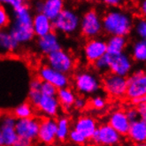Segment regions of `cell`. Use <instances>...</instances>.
<instances>
[{
  "label": "cell",
  "instance_id": "1",
  "mask_svg": "<svg viewBox=\"0 0 146 146\" xmlns=\"http://www.w3.org/2000/svg\"><path fill=\"white\" fill-rule=\"evenodd\" d=\"M33 16L30 5L27 2L13 10V21L8 31L19 44H29L35 37L33 31Z\"/></svg>",
  "mask_w": 146,
  "mask_h": 146
},
{
  "label": "cell",
  "instance_id": "2",
  "mask_svg": "<svg viewBox=\"0 0 146 146\" xmlns=\"http://www.w3.org/2000/svg\"><path fill=\"white\" fill-rule=\"evenodd\" d=\"M103 30L110 36H127L132 31L134 22L129 13L119 9H111L102 17Z\"/></svg>",
  "mask_w": 146,
  "mask_h": 146
},
{
  "label": "cell",
  "instance_id": "3",
  "mask_svg": "<svg viewBox=\"0 0 146 146\" xmlns=\"http://www.w3.org/2000/svg\"><path fill=\"white\" fill-rule=\"evenodd\" d=\"M81 16L70 7H65L52 21L53 29L56 33H61L66 36L75 34L80 29Z\"/></svg>",
  "mask_w": 146,
  "mask_h": 146
},
{
  "label": "cell",
  "instance_id": "4",
  "mask_svg": "<svg viewBox=\"0 0 146 146\" xmlns=\"http://www.w3.org/2000/svg\"><path fill=\"white\" fill-rule=\"evenodd\" d=\"M74 85L76 91L82 97H85L98 93L102 87V82L93 72L81 70L74 74Z\"/></svg>",
  "mask_w": 146,
  "mask_h": 146
},
{
  "label": "cell",
  "instance_id": "5",
  "mask_svg": "<svg viewBox=\"0 0 146 146\" xmlns=\"http://www.w3.org/2000/svg\"><path fill=\"white\" fill-rule=\"evenodd\" d=\"M79 30L86 38H97L103 31L102 17L94 9L87 11L81 17Z\"/></svg>",
  "mask_w": 146,
  "mask_h": 146
},
{
  "label": "cell",
  "instance_id": "6",
  "mask_svg": "<svg viewBox=\"0 0 146 146\" xmlns=\"http://www.w3.org/2000/svg\"><path fill=\"white\" fill-rule=\"evenodd\" d=\"M46 65L65 74H69L74 69L75 61L70 52L60 49L46 56Z\"/></svg>",
  "mask_w": 146,
  "mask_h": 146
},
{
  "label": "cell",
  "instance_id": "7",
  "mask_svg": "<svg viewBox=\"0 0 146 146\" xmlns=\"http://www.w3.org/2000/svg\"><path fill=\"white\" fill-rule=\"evenodd\" d=\"M121 141V135L108 123H105L98 127L90 142L96 146H116Z\"/></svg>",
  "mask_w": 146,
  "mask_h": 146
},
{
  "label": "cell",
  "instance_id": "8",
  "mask_svg": "<svg viewBox=\"0 0 146 146\" xmlns=\"http://www.w3.org/2000/svg\"><path fill=\"white\" fill-rule=\"evenodd\" d=\"M104 90L113 98H122L126 96L127 90V79L113 74H106L102 82Z\"/></svg>",
  "mask_w": 146,
  "mask_h": 146
},
{
  "label": "cell",
  "instance_id": "9",
  "mask_svg": "<svg viewBox=\"0 0 146 146\" xmlns=\"http://www.w3.org/2000/svg\"><path fill=\"white\" fill-rule=\"evenodd\" d=\"M37 78L42 82L53 85L58 90L68 87L70 83V79L67 74L56 71L47 65H44L38 68Z\"/></svg>",
  "mask_w": 146,
  "mask_h": 146
},
{
  "label": "cell",
  "instance_id": "10",
  "mask_svg": "<svg viewBox=\"0 0 146 146\" xmlns=\"http://www.w3.org/2000/svg\"><path fill=\"white\" fill-rule=\"evenodd\" d=\"M127 79V90L126 96L130 100L146 95V72L136 70L130 74Z\"/></svg>",
  "mask_w": 146,
  "mask_h": 146
},
{
  "label": "cell",
  "instance_id": "11",
  "mask_svg": "<svg viewBox=\"0 0 146 146\" xmlns=\"http://www.w3.org/2000/svg\"><path fill=\"white\" fill-rule=\"evenodd\" d=\"M40 119L36 117L16 119L15 130L20 138L34 142L37 139Z\"/></svg>",
  "mask_w": 146,
  "mask_h": 146
},
{
  "label": "cell",
  "instance_id": "12",
  "mask_svg": "<svg viewBox=\"0 0 146 146\" xmlns=\"http://www.w3.org/2000/svg\"><path fill=\"white\" fill-rule=\"evenodd\" d=\"M132 68V58L127 53L123 52L116 56L109 55V70L111 74L127 78L130 75Z\"/></svg>",
  "mask_w": 146,
  "mask_h": 146
},
{
  "label": "cell",
  "instance_id": "13",
  "mask_svg": "<svg viewBox=\"0 0 146 146\" xmlns=\"http://www.w3.org/2000/svg\"><path fill=\"white\" fill-rule=\"evenodd\" d=\"M83 53L86 60L93 64L107 53L106 42L98 37L89 39L84 44Z\"/></svg>",
  "mask_w": 146,
  "mask_h": 146
},
{
  "label": "cell",
  "instance_id": "14",
  "mask_svg": "<svg viewBox=\"0 0 146 146\" xmlns=\"http://www.w3.org/2000/svg\"><path fill=\"white\" fill-rule=\"evenodd\" d=\"M57 119L54 118H44L40 119L37 140L44 145H50L56 141Z\"/></svg>",
  "mask_w": 146,
  "mask_h": 146
},
{
  "label": "cell",
  "instance_id": "15",
  "mask_svg": "<svg viewBox=\"0 0 146 146\" xmlns=\"http://www.w3.org/2000/svg\"><path fill=\"white\" fill-rule=\"evenodd\" d=\"M34 8L36 13L44 14L49 20L53 21L65 8V3L62 0L37 1L34 5Z\"/></svg>",
  "mask_w": 146,
  "mask_h": 146
},
{
  "label": "cell",
  "instance_id": "16",
  "mask_svg": "<svg viewBox=\"0 0 146 146\" xmlns=\"http://www.w3.org/2000/svg\"><path fill=\"white\" fill-rule=\"evenodd\" d=\"M36 47L40 52L45 56H48L62 49L60 39L58 37V33L55 31L48 34L44 36L37 38Z\"/></svg>",
  "mask_w": 146,
  "mask_h": 146
},
{
  "label": "cell",
  "instance_id": "17",
  "mask_svg": "<svg viewBox=\"0 0 146 146\" xmlns=\"http://www.w3.org/2000/svg\"><path fill=\"white\" fill-rule=\"evenodd\" d=\"M98 127V122L93 117L90 115H82L74 121L73 128L82 135L88 141H90Z\"/></svg>",
  "mask_w": 146,
  "mask_h": 146
},
{
  "label": "cell",
  "instance_id": "18",
  "mask_svg": "<svg viewBox=\"0 0 146 146\" xmlns=\"http://www.w3.org/2000/svg\"><path fill=\"white\" fill-rule=\"evenodd\" d=\"M16 118L13 115L5 116L1 123H0V130H1L5 146H13L16 140L18 139L15 130Z\"/></svg>",
  "mask_w": 146,
  "mask_h": 146
},
{
  "label": "cell",
  "instance_id": "19",
  "mask_svg": "<svg viewBox=\"0 0 146 146\" xmlns=\"http://www.w3.org/2000/svg\"><path fill=\"white\" fill-rule=\"evenodd\" d=\"M36 108L45 118H54L58 115L61 106L57 97L42 96L36 106Z\"/></svg>",
  "mask_w": 146,
  "mask_h": 146
},
{
  "label": "cell",
  "instance_id": "20",
  "mask_svg": "<svg viewBox=\"0 0 146 146\" xmlns=\"http://www.w3.org/2000/svg\"><path fill=\"white\" fill-rule=\"evenodd\" d=\"M108 124L113 129L122 135H127L129 129L130 121L127 118L126 113L121 110H117L113 111L108 118Z\"/></svg>",
  "mask_w": 146,
  "mask_h": 146
},
{
  "label": "cell",
  "instance_id": "21",
  "mask_svg": "<svg viewBox=\"0 0 146 146\" xmlns=\"http://www.w3.org/2000/svg\"><path fill=\"white\" fill-rule=\"evenodd\" d=\"M33 31L37 38L53 32L52 21L41 13H36L33 16Z\"/></svg>",
  "mask_w": 146,
  "mask_h": 146
},
{
  "label": "cell",
  "instance_id": "22",
  "mask_svg": "<svg viewBox=\"0 0 146 146\" xmlns=\"http://www.w3.org/2000/svg\"><path fill=\"white\" fill-rule=\"evenodd\" d=\"M130 141L135 143H142L146 142V122L137 119L131 122L127 135Z\"/></svg>",
  "mask_w": 146,
  "mask_h": 146
},
{
  "label": "cell",
  "instance_id": "23",
  "mask_svg": "<svg viewBox=\"0 0 146 146\" xmlns=\"http://www.w3.org/2000/svg\"><path fill=\"white\" fill-rule=\"evenodd\" d=\"M76 94L73 89L69 87H66L58 90L57 98L60 104L61 109L64 111H69L73 108L74 100L76 98Z\"/></svg>",
  "mask_w": 146,
  "mask_h": 146
},
{
  "label": "cell",
  "instance_id": "24",
  "mask_svg": "<svg viewBox=\"0 0 146 146\" xmlns=\"http://www.w3.org/2000/svg\"><path fill=\"white\" fill-rule=\"evenodd\" d=\"M127 37L125 36H110L106 42L107 54L111 56H116L124 52L127 47Z\"/></svg>",
  "mask_w": 146,
  "mask_h": 146
},
{
  "label": "cell",
  "instance_id": "25",
  "mask_svg": "<svg viewBox=\"0 0 146 146\" xmlns=\"http://www.w3.org/2000/svg\"><path fill=\"white\" fill-rule=\"evenodd\" d=\"M19 47L20 44L12 36L9 31L0 29V50L4 52H14Z\"/></svg>",
  "mask_w": 146,
  "mask_h": 146
},
{
  "label": "cell",
  "instance_id": "26",
  "mask_svg": "<svg viewBox=\"0 0 146 146\" xmlns=\"http://www.w3.org/2000/svg\"><path fill=\"white\" fill-rule=\"evenodd\" d=\"M71 128L70 119L66 116H60L57 119V133L56 140L58 142H65L68 140Z\"/></svg>",
  "mask_w": 146,
  "mask_h": 146
},
{
  "label": "cell",
  "instance_id": "27",
  "mask_svg": "<svg viewBox=\"0 0 146 146\" xmlns=\"http://www.w3.org/2000/svg\"><path fill=\"white\" fill-rule=\"evenodd\" d=\"M41 85L42 81L38 78H33L29 84V91H28V98L29 102L32 106L36 107L38 103L42 97L41 91Z\"/></svg>",
  "mask_w": 146,
  "mask_h": 146
},
{
  "label": "cell",
  "instance_id": "28",
  "mask_svg": "<svg viewBox=\"0 0 146 146\" xmlns=\"http://www.w3.org/2000/svg\"><path fill=\"white\" fill-rule=\"evenodd\" d=\"M131 56L135 61L146 63V40H136L131 48Z\"/></svg>",
  "mask_w": 146,
  "mask_h": 146
},
{
  "label": "cell",
  "instance_id": "29",
  "mask_svg": "<svg viewBox=\"0 0 146 146\" xmlns=\"http://www.w3.org/2000/svg\"><path fill=\"white\" fill-rule=\"evenodd\" d=\"M13 115L16 118V119L33 117L34 107L29 102H22L13 109Z\"/></svg>",
  "mask_w": 146,
  "mask_h": 146
},
{
  "label": "cell",
  "instance_id": "30",
  "mask_svg": "<svg viewBox=\"0 0 146 146\" xmlns=\"http://www.w3.org/2000/svg\"><path fill=\"white\" fill-rule=\"evenodd\" d=\"M133 28L137 37L142 40H146V19L145 18L137 19L133 26Z\"/></svg>",
  "mask_w": 146,
  "mask_h": 146
},
{
  "label": "cell",
  "instance_id": "31",
  "mask_svg": "<svg viewBox=\"0 0 146 146\" xmlns=\"http://www.w3.org/2000/svg\"><path fill=\"white\" fill-rule=\"evenodd\" d=\"M92 65L94 69L101 73H104L109 70V55L106 53L104 57H102L99 59H98V60H96Z\"/></svg>",
  "mask_w": 146,
  "mask_h": 146
},
{
  "label": "cell",
  "instance_id": "32",
  "mask_svg": "<svg viewBox=\"0 0 146 146\" xmlns=\"http://www.w3.org/2000/svg\"><path fill=\"white\" fill-rule=\"evenodd\" d=\"M68 140L75 145H85L89 142L82 135H81L79 132L74 130V128H72V129L70 130L69 136H68Z\"/></svg>",
  "mask_w": 146,
  "mask_h": 146
},
{
  "label": "cell",
  "instance_id": "33",
  "mask_svg": "<svg viewBox=\"0 0 146 146\" xmlns=\"http://www.w3.org/2000/svg\"><path fill=\"white\" fill-rule=\"evenodd\" d=\"M90 106L95 110H103L106 106V100L101 95H96L91 98Z\"/></svg>",
  "mask_w": 146,
  "mask_h": 146
},
{
  "label": "cell",
  "instance_id": "34",
  "mask_svg": "<svg viewBox=\"0 0 146 146\" xmlns=\"http://www.w3.org/2000/svg\"><path fill=\"white\" fill-rule=\"evenodd\" d=\"M41 91L42 96L46 97H57V92L58 89L54 87L53 85H51L48 82H42L41 85Z\"/></svg>",
  "mask_w": 146,
  "mask_h": 146
},
{
  "label": "cell",
  "instance_id": "35",
  "mask_svg": "<svg viewBox=\"0 0 146 146\" xmlns=\"http://www.w3.org/2000/svg\"><path fill=\"white\" fill-rule=\"evenodd\" d=\"M10 17L4 5L0 4V29H5L10 25Z\"/></svg>",
  "mask_w": 146,
  "mask_h": 146
},
{
  "label": "cell",
  "instance_id": "36",
  "mask_svg": "<svg viewBox=\"0 0 146 146\" xmlns=\"http://www.w3.org/2000/svg\"><path fill=\"white\" fill-rule=\"evenodd\" d=\"M88 105V100L85 97L80 96V97H76L74 106L73 107L75 108L76 110H83Z\"/></svg>",
  "mask_w": 146,
  "mask_h": 146
},
{
  "label": "cell",
  "instance_id": "37",
  "mask_svg": "<svg viewBox=\"0 0 146 146\" xmlns=\"http://www.w3.org/2000/svg\"><path fill=\"white\" fill-rule=\"evenodd\" d=\"M24 3L25 1H23V0H2V1H0V4H5V5L9 6L12 10L17 9V8L22 5Z\"/></svg>",
  "mask_w": 146,
  "mask_h": 146
},
{
  "label": "cell",
  "instance_id": "38",
  "mask_svg": "<svg viewBox=\"0 0 146 146\" xmlns=\"http://www.w3.org/2000/svg\"><path fill=\"white\" fill-rule=\"evenodd\" d=\"M125 113H126L127 118L128 119V121H130V123L139 119V116H138V113H137L136 108H129V109H127Z\"/></svg>",
  "mask_w": 146,
  "mask_h": 146
},
{
  "label": "cell",
  "instance_id": "39",
  "mask_svg": "<svg viewBox=\"0 0 146 146\" xmlns=\"http://www.w3.org/2000/svg\"><path fill=\"white\" fill-rule=\"evenodd\" d=\"M137 113H138L139 119L146 122V104H142L136 106Z\"/></svg>",
  "mask_w": 146,
  "mask_h": 146
},
{
  "label": "cell",
  "instance_id": "40",
  "mask_svg": "<svg viewBox=\"0 0 146 146\" xmlns=\"http://www.w3.org/2000/svg\"><path fill=\"white\" fill-rule=\"evenodd\" d=\"M13 146H33V142L18 137V139L16 140V142Z\"/></svg>",
  "mask_w": 146,
  "mask_h": 146
},
{
  "label": "cell",
  "instance_id": "41",
  "mask_svg": "<svg viewBox=\"0 0 146 146\" xmlns=\"http://www.w3.org/2000/svg\"><path fill=\"white\" fill-rule=\"evenodd\" d=\"M131 104L134 106H139L142 104H146V95L140 97V98H133L131 99Z\"/></svg>",
  "mask_w": 146,
  "mask_h": 146
},
{
  "label": "cell",
  "instance_id": "42",
  "mask_svg": "<svg viewBox=\"0 0 146 146\" xmlns=\"http://www.w3.org/2000/svg\"><path fill=\"white\" fill-rule=\"evenodd\" d=\"M104 3L107 5L108 6L116 7V6L121 5V1H119V0H106V1H104Z\"/></svg>",
  "mask_w": 146,
  "mask_h": 146
},
{
  "label": "cell",
  "instance_id": "43",
  "mask_svg": "<svg viewBox=\"0 0 146 146\" xmlns=\"http://www.w3.org/2000/svg\"><path fill=\"white\" fill-rule=\"evenodd\" d=\"M139 9H140V13L143 15V17L146 19V0H143V1H142L140 3Z\"/></svg>",
  "mask_w": 146,
  "mask_h": 146
},
{
  "label": "cell",
  "instance_id": "44",
  "mask_svg": "<svg viewBox=\"0 0 146 146\" xmlns=\"http://www.w3.org/2000/svg\"><path fill=\"white\" fill-rule=\"evenodd\" d=\"M0 146H5V144H4V139H3V135H2L1 130H0Z\"/></svg>",
  "mask_w": 146,
  "mask_h": 146
},
{
  "label": "cell",
  "instance_id": "45",
  "mask_svg": "<svg viewBox=\"0 0 146 146\" xmlns=\"http://www.w3.org/2000/svg\"><path fill=\"white\" fill-rule=\"evenodd\" d=\"M134 146H146V142L145 143H135Z\"/></svg>",
  "mask_w": 146,
  "mask_h": 146
}]
</instances>
